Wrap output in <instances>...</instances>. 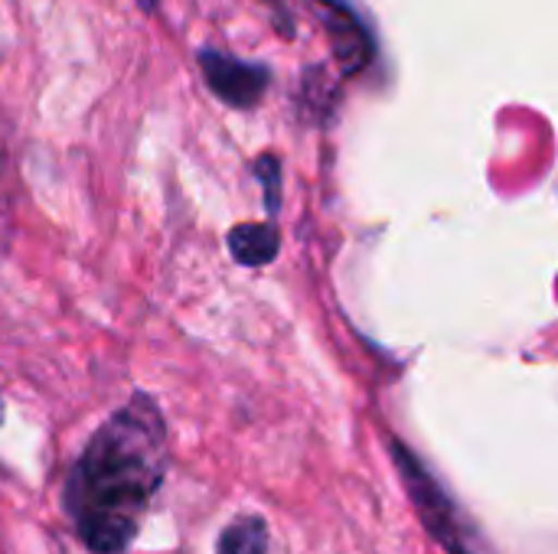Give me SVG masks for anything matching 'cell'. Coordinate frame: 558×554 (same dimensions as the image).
<instances>
[{
    "label": "cell",
    "mask_w": 558,
    "mask_h": 554,
    "mask_svg": "<svg viewBox=\"0 0 558 554\" xmlns=\"http://www.w3.org/2000/svg\"><path fill=\"white\" fill-rule=\"evenodd\" d=\"M229 251L235 255L239 264L258 268L268 264L278 255V232L262 222H245L229 232Z\"/></svg>",
    "instance_id": "4"
},
{
    "label": "cell",
    "mask_w": 558,
    "mask_h": 554,
    "mask_svg": "<svg viewBox=\"0 0 558 554\" xmlns=\"http://www.w3.org/2000/svg\"><path fill=\"white\" fill-rule=\"evenodd\" d=\"M268 552V532L265 522L255 516L239 519L235 526H229L219 539V554H265Z\"/></svg>",
    "instance_id": "5"
},
{
    "label": "cell",
    "mask_w": 558,
    "mask_h": 554,
    "mask_svg": "<svg viewBox=\"0 0 558 554\" xmlns=\"http://www.w3.org/2000/svg\"><path fill=\"white\" fill-rule=\"evenodd\" d=\"M7 245H10V209H7V202L0 199V258H3V251H7Z\"/></svg>",
    "instance_id": "7"
},
{
    "label": "cell",
    "mask_w": 558,
    "mask_h": 554,
    "mask_svg": "<svg viewBox=\"0 0 558 554\" xmlns=\"http://www.w3.org/2000/svg\"><path fill=\"white\" fill-rule=\"evenodd\" d=\"M258 176L265 180V193H268V209L275 212L278 209V163L275 157H265L258 163Z\"/></svg>",
    "instance_id": "6"
},
{
    "label": "cell",
    "mask_w": 558,
    "mask_h": 554,
    "mask_svg": "<svg viewBox=\"0 0 558 554\" xmlns=\"http://www.w3.org/2000/svg\"><path fill=\"white\" fill-rule=\"evenodd\" d=\"M199 65H203L209 88L235 108H252L265 95L268 72L262 65H252V62H242V59H232L222 52H203Z\"/></svg>",
    "instance_id": "2"
},
{
    "label": "cell",
    "mask_w": 558,
    "mask_h": 554,
    "mask_svg": "<svg viewBox=\"0 0 558 554\" xmlns=\"http://www.w3.org/2000/svg\"><path fill=\"white\" fill-rule=\"evenodd\" d=\"M327 23L333 29V42H337V52L343 59V65L350 72H356L366 59H369V36H366V26L356 20V13L347 7V3H333L327 0Z\"/></svg>",
    "instance_id": "3"
},
{
    "label": "cell",
    "mask_w": 558,
    "mask_h": 554,
    "mask_svg": "<svg viewBox=\"0 0 558 554\" xmlns=\"http://www.w3.org/2000/svg\"><path fill=\"white\" fill-rule=\"evenodd\" d=\"M141 7H144V10H154V7H157V0H141Z\"/></svg>",
    "instance_id": "8"
},
{
    "label": "cell",
    "mask_w": 558,
    "mask_h": 554,
    "mask_svg": "<svg viewBox=\"0 0 558 554\" xmlns=\"http://www.w3.org/2000/svg\"><path fill=\"white\" fill-rule=\"evenodd\" d=\"M160 457L163 428L157 408H150L147 398H137L131 408L118 411L85 451V460L78 467L82 500H88L85 516H134L157 490Z\"/></svg>",
    "instance_id": "1"
}]
</instances>
